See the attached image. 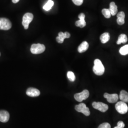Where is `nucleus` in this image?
<instances>
[{
  "mask_svg": "<svg viewBox=\"0 0 128 128\" xmlns=\"http://www.w3.org/2000/svg\"><path fill=\"white\" fill-rule=\"evenodd\" d=\"M120 53L121 55H128V45H126L121 48L120 50Z\"/></svg>",
  "mask_w": 128,
  "mask_h": 128,
  "instance_id": "412c9836",
  "label": "nucleus"
},
{
  "mask_svg": "<svg viewBox=\"0 0 128 128\" xmlns=\"http://www.w3.org/2000/svg\"><path fill=\"white\" fill-rule=\"evenodd\" d=\"M94 73L97 76H102L104 73L105 68L100 60L96 59L94 61V66L93 67Z\"/></svg>",
  "mask_w": 128,
  "mask_h": 128,
  "instance_id": "f257e3e1",
  "label": "nucleus"
},
{
  "mask_svg": "<svg viewBox=\"0 0 128 128\" xmlns=\"http://www.w3.org/2000/svg\"><path fill=\"white\" fill-rule=\"evenodd\" d=\"M128 41V38L127 36L124 34H120L119 36L118 40L117 41V44H120L122 43H126Z\"/></svg>",
  "mask_w": 128,
  "mask_h": 128,
  "instance_id": "6ab92c4d",
  "label": "nucleus"
},
{
  "mask_svg": "<svg viewBox=\"0 0 128 128\" xmlns=\"http://www.w3.org/2000/svg\"><path fill=\"white\" fill-rule=\"evenodd\" d=\"M54 5V2L52 0H48L45 5L43 6V8L46 11H48L52 8Z\"/></svg>",
  "mask_w": 128,
  "mask_h": 128,
  "instance_id": "aec40b11",
  "label": "nucleus"
},
{
  "mask_svg": "<svg viewBox=\"0 0 128 128\" xmlns=\"http://www.w3.org/2000/svg\"><path fill=\"white\" fill-rule=\"evenodd\" d=\"M26 94L30 97H38L40 95V92L36 88L30 87L28 89Z\"/></svg>",
  "mask_w": 128,
  "mask_h": 128,
  "instance_id": "f8f14e48",
  "label": "nucleus"
},
{
  "mask_svg": "<svg viewBox=\"0 0 128 128\" xmlns=\"http://www.w3.org/2000/svg\"><path fill=\"white\" fill-rule=\"evenodd\" d=\"M120 99L124 102H128V92L124 90L121 91L120 94Z\"/></svg>",
  "mask_w": 128,
  "mask_h": 128,
  "instance_id": "f3484780",
  "label": "nucleus"
},
{
  "mask_svg": "<svg viewBox=\"0 0 128 128\" xmlns=\"http://www.w3.org/2000/svg\"><path fill=\"white\" fill-rule=\"evenodd\" d=\"M70 37V34L68 32L63 33L59 32L58 36L56 38V40L58 43H62L64 41V38H68Z\"/></svg>",
  "mask_w": 128,
  "mask_h": 128,
  "instance_id": "9b49d317",
  "label": "nucleus"
},
{
  "mask_svg": "<svg viewBox=\"0 0 128 128\" xmlns=\"http://www.w3.org/2000/svg\"><path fill=\"white\" fill-rule=\"evenodd\" d=\"M75 109L78 112H81L86 116H88L90 114L89 109L84 103H81L78 105H76L75 106Z\"/></svg>",
  "mask_w": 128,
  "mask_h": 128,
  "instance_id": "423d86ee",
  "label": "nucleus"
},
{
  "mask_svg": "<svg viewBox=\"0 0 128 128\" xmlns=\"http://www.w3.org/2000/svg\"><path fill=\"white\" fill-rule=\"evenodd\" d=\"M104 97L106 98L107 101L110 103H115L119 99V96L116 94H109L108 93H105L104 94Z\"/></svg>",
  "mask_w": 128,
  "mask_h": 128,
  "instance_id": "1a4fd4ad",
  "label": "nucleus"
},
{
  "mask_svg": "<svg viewBox=\"0 0 128 128\" xmlns=\"http://www.w3.org/2000/svg\"><path fill=\"white\" fill-rule=\"evenodd\" d=\"M102 12L104 16L106 18H110L111 16V14L110 12V10L108 9H104L102 10Z\"/></svg>",
  "mask_w": 128,
  "mask_h": 128,
  "instance_id": "4be33fe9",
  "label": "nucleus"
},
{
  "mask_svg": "<svg viewBox=\"0 0 128 128\" xmlns=\"http://www.w3.org/2000/svg\"><path fill=\"white\" fill-rule=\"evenodd\" d=\"M67 76L69 80L71 82H74L76 80L75 75L73 72L68 71L67 73Z\"/></svg>",
  "mask_w": 128,
  "mask_h": 128,
  "instance_id": "5701e85b",
  "label": "nucleus"
},
{
  "mask_svg": "<svg viewBox=\"0 0 128 128\" xmlns=\"http://www.w3.org/2000/svg\"><path fill=\"white\" fill-rule=\"evenodd\" d=\"M45 46L41 44H33L31 46L30 51L33 54H39L45 50Z\"/></svg>",
  "mask_w": 128,
  "mask_h": 128,
  "instance_id": "f03ea898",
  "label": "nucleus"
},
{
  "mask_svg": "<svg viewBox=\"0 0 128 128\" xmlns=\"http://www.w3.org/2000/svg\"><path fill=\"white\" fill-rule=\"evenodd\" d=\"M78 18L79 20H78L76 22V25L77 27L82 28L86 26V22L85 21V15L83 13H81L78 15Z\"/></svg>",
  "mask_w": 128,
  "mask_h": 128,
  "instance_id": "9d476101",
  "label": "nucleus"
},
{
  "mask_svg": "<svg viewBox=\"0 0 128 128\" xmlns=\"http://www.w3.org/2000/svg\"></svg>",
  "mask_w": 128,
  "mask_h": 128,
  "instance_id": "cd10ccee",
  "label": "nucleus"
},
{
  "mask_svg": "<svg viewBox=\"0 0 128 128\" xmlns=\"http://www.w3.org/2000/svg\"><path fill=\"white\" fill-rule=\"evenodd\" d=\"M115 108L119 114H124L127 112L128 107L127 104L122 101L118 102L115 105Z\"/></svg>",
  "mask_w": 128,
  "mask_h": 128,
  "instance_id": "7ed1b4c3",
  "label": "nucleus"
},
{
  "mask_svg": "<svg viewBox=\"0 0 128 128\" xmlns=\"http://www.w3.org/2000/svg\"><path fill=\"white\" fill-rule=\"evenodd\" d=\"M110 38V34L108 32H105L101 35L100 36V40L101 42L103 44L107 43L109 40Z\"/></svg>",
  "mask_w": 128,
  "mask_h": 128,
  "instance_id": "a211bd4d",
  "label": "nucleus"
},
{
  "mask_svg": "<svg viewBox=\"0 0 128 128\" xmlns=\"http://www.w3.org/2000/svg\"><path fill=\"white\" fill-rule=\"evenodd\" d=\"M125 15L124 12H119L117 14V22L120 25H122L125 23Z\"/></svg>",
  "mask_w": 128,
  "mask_h": 128,
  "instance_id": "4468645a",
  "label": "nucleus"
},
{
  "mask_svg": "<svg viewBox=\"0 0 128 128\" xmlns=\"http://www.w3.org/2000/svg\"><path fill=\"white\" fill-rule=\"evenodd\" d=\"M109 10H110L111 15L114 16L117 14L118 8L117 5L115 4L114 2H112L110 3Z\"/></svg>",
  "mask_w": 128,
  "mask_h": 128,
  "instance_id": "dca6fc26",
  "label": "nucleus"
},
{
  "mask_svg": "<svg viewBox=\"0 0 128 128\" xmlns=\"http://www.w3.org/2000/svg\"><path fill=\"white\" fill-rule=\"evenodd\" d=\"M125 127V124L122 121H119L117 124V126L114 128H124Z\"/></svg>",
  "mask_w": 128,
  "mask_h": 128,
  "instance_id": "a878e982",
  "label": "nucleus"
},
{
  "mask_svg": "<svg viewBox=\"0 0 128 128\" xmlns=\"http://www.w3.org/2000/svg\"><path fill=\"white\" fill-rule=\"evenodd\" d=\"M92 105L94 109L99 110L102 112H106L109 108L108 105L101 102H92Z\"/></svg>",
  "mask_w": 128,
  "mask_h": 128,
  "instance_id": "6e6552de",
  "label": "nucleus"
},
{
  "mask_svg": "<svg viewBox=\"0 0 128 128\" xmlns=\"http://www.w3.org/2000/svg\"><path fill=\"white\" fill-rule=\"evenodd\" d=\"M74 4L77 6H80L82 4L84 0H72Z\"/></svg>",
  "mask_w": 128,
  "mask_h": 128,
  "instance_id": "393cba45",
  "label": "nucleus"
},
{
  "mask_svg": "<svg viewBox=\"0 0 128 128\" xmlns=\"http://www.w3.org/2000/svg\"><path fill=\"white\" fill-rule=\"evenodd\" d=\"M12 26V24L9 19L5 18H0V30H7Z\"/></svg>",
  "mask_w": 128,
  "mask_h": 128,
  "instance_id": "39448f33",
  "label": "nucleus"
},
{
  "mask_svg": "<svg viewBox=\"0 0 128 128\" xmlns=\"http://www.w3.org/2000/svg\"><path fill=\"white\" fill-rule=\"evenodd\" d=\"M19 1H20V0H12V2L14 4H17L18 2Z\"/></svg>",
  "mask_w": 128,
  "mask_h": 128,
  "instance_id": "bb28decb",
  "label": "nucleus"
},
{
  "mask_svg": "<svg viewBox=\"0 0 128 128\" xmlns=\"http://www.w3.org/2000/svg\"><path fill=\"white\" fill-rule=\"evenodd\" d=\"M10 118L9 113L4 110H0V122H7Z\"/></svg>",
  "mask_w": 128,
  "mask_h": 128,
  "instance_id": "ddd939ff",
  "label": "nucleus"
},
{
  "mask_svg": "<svg viewBox=\"0 0 128 128\" xmlns=\"http://www.w3.org/2000/svg\"><path fill=\"white\" fill-rule=\"evenodd\" d=\"M98 128H110V125L107 122H104L100 125Z\"/></svg>",
  "mask_w": 128,
  "mask_h": 128,
  "instance_id": "b1692460",
  "label": "nucleus"
},
{
  "mask_svg": "<svg viewBox=\"0 0 128 128\" xmlns=\"http://www.w3.org/2000/svg\"><path fill=\"white\" fill-rule=\"evenodd\" d=\"M89 48V44L86 41H84L78 48V51L82 53L87 50Z\"/></svg>",
  "mask_w": 128,
  "mask_h": 128,
  "instance_id": "2eb2a0df",
  "label": "nucleus"
},
{
  "mask_svg": "<svg viewBox=\"0 0 128 128\" xmlns=\"http://www.w3.org/2000/svg\"><path fill=\"white\" fill-rule=\"evenodd\" d=\"M89 96V92L87 90H84L83 91L74 94V97L76 101L81 102L86 100Z\"/></svg>",
  "mask_w": 128,
  "mask_h": 128,
  "instance_id": "0eeeda50",
  "label": "nucleus"
},
{
  "mask_svg": "<svg viewBox=\"0 0 128 128\" xmlns=\"http://www.w3.org/2000/svg\"><path fill=\"white\" fill-rule=\"evenodd\" d=\"M33 19V15L31 13L28 12L24 15L22 18V24L25 30H27L28 28L29 24L32 22Z\"/></svg>",
  "mask_w": 128,
  "mask_h": 128,
  "instance_id": "20e7f679",
  "label": "nucleus"
}]
</instances>
